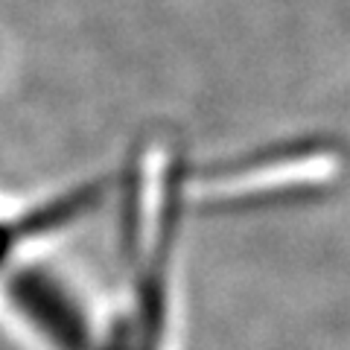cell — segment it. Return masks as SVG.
I'll list each match as a JSON object with an SVG mask.
<instances>
[{
  "instance_id": "cell-1",
  "label": "cell",
  "mask_w": 350,
  "mask_h": 350,
  "mask_svg": "<svg viewBox=\"0 0 350 350\" xmlns=\"http://www.w3.org/2000/svg\"><path fill=\"white\" fill-rule=\"evenodd\" d=\"M152 219L144 222V239H137L131 301L117 319L111 336L96 350H163L170 321V286H172V248L178 234L184 167L163 161L155 172Z\"/></svg>"
},
{
  "instance_id": "cell-2",
  "label": "cell",
  "mask_w": 350,
  "mask_h": 350,
  "mask_svg": "<svg viewBox=\"0 0 350 350\" xmlns=\"http://www.w3.org/2000/svg\"><path fill=\"white\" fill-rule=\"evenodd\" d=\"M12 304L56 350H96L82 315L73 310L68 292L47 275H18L9 286Z\"/></svg>"
}]
</instances>
